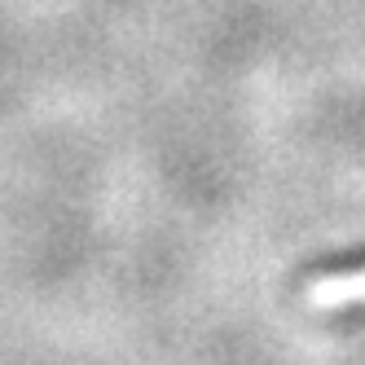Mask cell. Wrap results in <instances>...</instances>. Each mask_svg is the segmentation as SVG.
Returning <instances> with one entry per match:
<instances>
[{
    "mask_svg": "<svg viewBox=\"0 0 365 365\" xmlns=\"http://www.w3.org/2000/svg\"><path fill=\"white\" fill-rule=\"evenodd\" d=\"M308 299L317 308H339V304H356L365 299V269L356 273H334V277H322L308 286Z\"/></svg>",
    "mask_w": 365,
    "mask_h": 365,
    "instance_id": "obj_1",
    "label": "cell"
}]
</instances>
